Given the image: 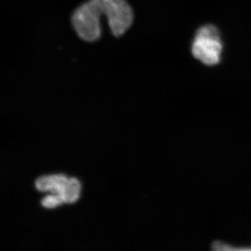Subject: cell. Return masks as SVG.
Returning a JSON list of instances; mask_svg holds the SVG:
<instances>
[{
  "mask_svg": "<svg viewBox=\"0 0 251 251\" xmlns=\"http://www.w3.org/2000/svg\"><path fill=\"white\" fill-rule=\"evenodd\" d=\"M105 15L112 34L121 36L134 20L131 6L126 0H88L77 8L72 17L74 31L82 40L94 42L101 34L100 18Z\"/></svg>",
  "mask_w": 251,
  "mask_h": 251,
  "instance_id": "obj_1",
  "label": "cell"
},
{
  "mask_svg": "<svg viewBox=\"0 0 251 251\" xmlns=\"http://www.w3.org/2000/svg\"><path fill=\"white\" fill-rule=\"evenodd\" d=\"M191 50L195 58L205 65L219 64L223 52V43L219 29L211 25L200 28L193 40Z\"/></svg>",
  "mask_w": 251,
  "mask_h": 251,
  "instance_id": "obj_2",
  "label": "cell"
},
{
  "mask_svg": "<svg viewBox=\"0 0 251 251\" xmlns=\"http://www.w3.org/2000/svg\"><path fill=\"white\" fill-rule=\"evenodd\" d=\"M80 184L79 181L75 178H72L68 180L67 186L63 192L61 200L62 202L66 203H72L75 202L78 198L80 192Z\"/></svg>",
  "mask_w": 251,
  "mask_h": 251,
  "instance_id": "obj_3",
  "label": "cell"
},
{
  "mask_svg": "<svg viewBox=\"0 0 251 251\" xmlns=\"http://www.w3.org/2000/svg\"><path fill=\"white\" fill-rule=\"evenodd\" d=\"M52 188L50 191H52V194L54 196H57L62 204V200H61V196H62L64 189L68 183L67 177L64 175H52Z\"/></svg>",
  "mask_w": 251,
  "mask_h": 251,
  "instance_id": "obj_4",
  "label": "cell"
},
{
  "mask_svg": "<svg viewBox=\"0 0 251 251\" xmlns=\"http://www.w3.org/2000/svg\"><path fill=\"white\" fill-rule=\"evenodd\" d=\"M212 251H251V248H237L221 242H215L212 245Z\"/></svg>",
  "mask_w": 251,
  "mask_h": 251,
  "instance_id": "obj_5",
  "label": "cell"
},
{
  "mask_svg": "<svg viewBox=\"0 0 251 251\" xmlns=\"http://www.w3.org/2000/svg\"><path fill=\"white\" fill-rule=\"evenodd\" d=\"M36 187L39 191H50L52 188V176H42L36 181Z\"/></svg>",
  "mask_w": 251,
  "mask_h": 251,
  "instance_id": "obj_6",
  "label": "cell"
},
{
  "mask_svg": "<svg viewBox=\"0 0 251 251\" xmlns=\"http://www.w3.org/2000/svg\"><path fill=\"white\" fill-rule=\"evenodd\" d=\"M43 206H45L47 208H53L55 207L59 204H61L60 201L58 199V198L56 196H49L43 199L42 202Z\"/></svg>",
  "mask_w": 251,
  "mask_h": 251,
  "instance_id": "obj_7",
  "label": "cell"
}]
</instances>
